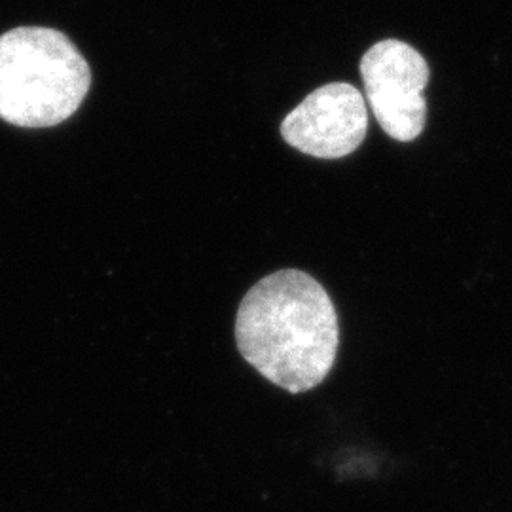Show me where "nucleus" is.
I'll return each mask as SVG.
<instances>
[{
	"label": "nucleus",
	"instance_id": "f257e3e1",
	"mask_svg": "<svg viewBox=\"0 0 512 512\" xmlns=\"http://www.w3.org/2000/svg\"><path fill=\"white\" fill-rule=\"evenodd\" d=\"M236 342L266 380L304 393L323 384L336 363L338 315L319 281L300 270H279L243 296Z\"/></svg>",
	"mask_w": 512,
	"mask_h": 512
},
{
	"label": "nucleus",
	"instance_id": "f03ea898",
	"mask_svg": "<svg viewBox=\"0 0 512 512\" xmlns=\"http://www.w3.org/2000/svg\"><path fill=\"white\" fill-rule=\"evenodd\" d=\"M92 88V69L73 40L50 27H16L0 37V120L54 128Z\"/></svg>",
	"mask_w": 512,
	"mask_h": 512
},
{
	"label": "nucleus",
	"instance_id": "7ed1b4c3",
	"mask_svg": "<svg viewBox=\"0 0 512 512\" xmlns=\"http://www.w3.org/2000/svg\"><path fill=\"white\" fill-rule=\"evenodd\" d=\"M361 76L380 128L399 143L416 141L427 122L429 65L423 55L401 40H382L363 55Z\"/></svg>",
	"mask_w": 512,
	"mask_h": 512
},
{
	"label": "nucleus",
	"instance_id": "20e7f679",
	"mask_svg": "<svg viewBox=\"0 0 512 512\" xmlns=\"http://www.w3.org/2000/svg\"><path fill=\"white\" fill-rule=\"evenodd\" d=\"M366 129L368 112L363 93L346 82H332L310 93L285 116L281 135L308 156L338 160L361 147Z\"/></svg>",
	"mask_w": 512,
	"mask_h": 512
}]
</instances>
